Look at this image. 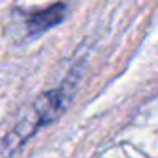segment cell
<instances>
[{"label":"cell","instance_id":"2","mask_svg":"<svg viewBox=\"0 0 158 158\" xmlns=\"http://www.w3.org/2000/svg\"><path fill=\"white\" fill-rule=\"evenodd\" d=\"M69 13V8L65 2H56V4H50L48 8H43V10H37V11H32L26 15V34L28 37H37V35H43L45 32L60 26L65 17Z\"/></svg>","mask_w":158,"mask_h":158},{"label":"cell","instance_id":"1","mask_svg":"<svg viewBox=\"0 0 158 158\" xmlns=\"http://www.w3.org/2000/svg\"><path fill=\"white\" fill-rule=\"evenodd\" d=\"M80 74V73H78ZM78 74L76 78H73V73L71 76H67L63 84L58 86L56 89H50V91H45L41 93L34 106H32V112L30 115H26L15 128L11 134H8V138L4 139V145H6V151H13V147L21 145L23 141H26L32 134H35L39 128L54 123L65 110L67 106L71 104L73 97H74V91H76V84H78Z\"/></svg>","mask_w":158,"mask_h":158}]
</instances>
